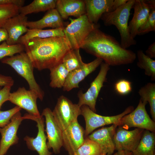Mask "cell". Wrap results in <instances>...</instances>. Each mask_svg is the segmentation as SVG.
<instances>
[{"mask_svg": "<svg viewBox=\"0 0 155 155\" xmlns=\"http://www.w3.org/2000/svg\"><path fill=\"white\" fill-rule=\"evenodd\" d=\"M114 0H85L86 14L91 23L96 24L102 15L113 11Z\"/></svg>", "mask_w": 155, "mask_h": 155, "instance_id": "cell-20", "label": "cell"}, {"mask_svg": "<svg viewBox=\"0 0 155 155\" xmlns=\"http://www.w3.org/2000/svg\"><path fill=\"white\" fill-rule=\"evenodd\" d=\"M41 115L45 118L46 133V142L49 150L52 149L56 154L59 153L63 146L62 131L60 128L53 115L52 111L49 108L44 109Z\"/></svg>", "mask_w": 155, "mask_h": 155, "instance_id": "cell-11", "label": "cell"}, {"mask_svg": "<svg viewBox=\"0 0 155 155\" xmlns=\"http://www.w3.org/2000/svg\"><path fill=\"white\" fill-rule=\"evenodd\" d=\"M80 48L102 59L109 66L131 64L136 58L134 52L123 48L114 37L103 32L98 28L89 34Z\"/></svg>", "mask_w": 155, "mask_h": 155, "instance_id": "cell-1", "label": "cell"}, {"mask_svg": "<svg viewBox=\"0 0 155 155\" xmlns=\"http://www.w3.org/2000/svg\"><path fill=\"white\" fill-rule=\"evenodd\" d=\"M145 54L150 58L152 59L155 58V42L151 44L146 51Z\"/></svg>", "mask_w": 155, "mask_h": 155, "instance_id": "cell-39", "label": "cell"}, {"mask_svg": "<svg viewBox=\"0 0 155 155\" xmlns=\"http://www.w3.org/2000/svg\"><path fill=\"white\" fill-rule=\"evenodd\" d=\"M69 19L70 23L64 29L65 37L71 49H80L88 35L98 26L90 22L86 14Z\"/></svg>", "mask_w": 155, "mask_h": 155, "instance_id": "cell-5", "label": "cell"}, {"mask_svg": "<svg viewBox=\"0 0 155 155\" xmlns=\"http://www.w3.org/2000/svg\"><path fill=\"white\" fill-rule=\"evenodd\" d=\"M62 139L63 146L69 155H73L85 139L84 130L78 119L72 122L62 131Z\"/></svg>", "mask_w": 155, "mask_h": 155, "instance_id": "cell-15", "label": "cell"}, {"mask_svg": "<svg viewBox=\"0 0 155 155\" xmlns=\"http://www.w3.org/2000/svg\"><path fill=\"white\" fill-rule=\"evenodd\" d=\"M128 0H114L113 7V11L125 4Z\"/></svg>", "mask_w": 155, "mask_h": 155, "instance_id": "cell-40", "label": "cell"}, {"mask_svg": "<svg viewBox=\"0 0 155 155\" xmlns=\"http://www.w3.org/2000/svg\"><path fill=\"white\" fill-rule=\"evenodd\" d=\"M147 103L140 99L135 109L123 116L121 119L118 126L126 130L135 127L155 132V122L149 117L145 108Z\"/></svg>", "mask_w": 155, "mask_h": 155, "instance_id": "cell-8", "label": "cell"}, {"mask_svg": "<svg viewBox=\"0 0 155 155\" xmlns=\"http://www.w3.org/2000/svg\"><path fill=\"white\" fill-rule=\"evenodd\" d=\"M20 7L13 4L0 5V27L9 19L19 13Z\"/></svg>", "mask_w": 155, "mask_h": 155, "instance_id": "cell-32", "label": "cell"}, {"mask_svg": "<svg viewBox=\"0 0 155 155\" xmlns=\"http://www.w3.org/2000/svg\"><path fill=\"white\" fill-rule=\"evenodd\" d=\"M25 50L24 44H17L14 45H9L4 41L0 44V59L7 57H10L16 54L23 52Z\"/></svg>", "mask_w": 155, "mask_h": 155, "instance_id": "cell-33", "label": "cell"}, {"mask_svg": "<svg viewBox=\"0 0 155 155\" xmlns=\"http://www.w3.org/2000/svg\"><path fill=\"white\" fill-rule=\"evenodd\" d=\"M1 61L3 63L11 66L23 78L28 82L29 90L35 92L40 100H43L44 92L36 81L33 73L34 68L26 52H23L10 57L4 58Z\"/></svg>", "mask_w": 155, "mask_h": 155, "instance_id": "cell-4", "label": "cell"}, {"mask_svg": "<svg viewBox=\"0 0 155 155\" xmlns=\"http://www.w3.org/2000/svg\"><path fill=\"white\" fill-rule=\"evenodd\" d=\"M38 97L37 94L24 87H19L16 91L10 93L8 101L25 110L28 113L39 116L41 115L38 108L36 101Z\"/></svg>", "mask_w": 155, "mask_h": 155, "instance_id": "cell-13", "label": "cell"}, {"mask_svg": "<svg viewBox=\"0 0 155 155\" xmlns=\"http://www.w3.org/2000/svg\"><path fill=\"white\" fill-rule=\"evenodd\" d=\"M80 49H71L64 56L62 63L69 72L78 69L84 65Z\"/></svg>", "mask_w": 155, "mask_h": 155, "instance_id": "cell-29", "label": "cell"}, {"mask_svg": "<svg viewBox=\"0 0 155 155\" xmlns=\"http://www.w3.org/2000/svg\"><path fill=\"white\" fill-rule=\"evenodd\" d=\"M99 72L90 86L85 93L80 91L78 93L79 102L78 104L81 107L83 105L88 106L94 112H96V105L99 92L106 80V75L110 69V66L107 63H101Z\"/></svg>", "mask_w": 155, "mask_h": 155, "instance_id": "cell-9", "label": "cell"}, {"mask_svg": "<svg viewBox=\"0 0 155 155\" xmlns=\"http://www.w3.org/2000/svg\"><path fill=\"white\" fill-rule=\"evenodd\" d=\"M51 82L50 86L54 88H63L69 73L61 63L50 69Z\"/></svg>", "mask_w": 155, "mask_h": 155, "instance_id": "cell-26", "label": "cell"}, {"mask_svg": "<svg viewBox=\"0 0 155 155\" xmlns=\"http://www.w3.org/2000/svg\"><path fill=\"white\" fill-rule=\"evenodd\" d=\"M64 28L48 30L29 29L19 38L18 44H23L26 41L34 38H45L52 37H65Z\"/></svg>", "mask_w": 155, "mask_h": 155, "instance_id": "cell-24", "label": "cell"}, {"mask_svg": "<svg viewBox=\"0 0 155 155\" xmlns=\"http://www.w3.org/2000/svg\"><path fill=\"white\" fill-rule=\"evenodd\" d=\"M80 109L81 115L84 117L86 123L84 130L85 138L99 127L110 124H117L118 126L121 119L132 112L134 110V107L132 106H130L121 114L111 116H103L98 114L85 105L81 106Z\"/></svg>", "mask_w": 155, "mask_h": 155, "instance_id": "cell-6", "label": "cell"}, {"mask_svg": "<svg viewBox=\"0 0 155 155\" xmlns=\"http://www.w3.org/2000/svg\"><path fill=\"white\" fill-rule=\"evenodd\" d=\"M21 109L20 108L16 106L8 110L0 111V128L3 127L9 123L13 116Z\"/></svg>", "mask_w": 155, "mask_h": 155, "instance_id": "cell-34", "label": "cell"}, {"mask_svg": "<svg viewBox=\"0 0 155 155\" xmlns=\"http://www.w3.org/2000/svg\"><path fill=\"white\" fill-rule=\"evenodd\" d=\"M25 1L24 0H0V5L13 4L20 7L23 6Z\"/></svg>", "mask_w": 155, "mask_h": 155, "instance_id": "cell-38", "label": "cell"}, {"mask_svg": "<svg viewBox=\"0 0 155 155\" xmlns=\"http://www.w3.org/2000/svg\"><path fill=\"white\" fill-rule=\"evenodd\" d=\"M28 18L20 13L9 19L2 28L6 31L8 37L6 41L10 45L18 44L19 38L28 29L27 26Z\"/></svg>", "mask_w": 155, "mask_h": 155, "instance_id": "cell-17", "label": "cell"}, {"mask_svg": "<svg viewBox=\"0 0 155 155\" xmlns=\"http://www.w3.org/2000/svg\"><path fill=\"white\" fill-rule=\"evenodd\" d=\"M55 8L64 19L70 16L78 18L86 14L84 0H57Z\"/></svg>", "mask_w": 155, "mask_h": 155, "instance_id": "cell-21", "label": "cell"}, {"mask_svg": "<svg viewBox=\"0 0 155 155\" xmlns=\"http://www.w3.org/2000/svg\"><path fill=\"white\" fill-rule=\"evenodd\" d=\"M113 155H133L132 152L126 150L117 151Z\"/></svg>", "mask_w": 155, "mask_h": 155, "instance_id": "cell-42", "label": "cell"}, {"mask_svg": "<svg viewBox=\"0 0 155 155\" xmlns=\"http://www.w3.org/2000/svg\"><path fill=\"white\" fill-rule=\"evenodd\" d=\"M135 0H128L125 4L115 10L103 14L100 18L105 26L114 25L116 27L120 35L121 44L126 49L137 43L129 33L128 22Z\"/></svg>", "mask_w": 155, "mask_h": 155, "instance_id": "cell-3", "label": "cell"}, {"mask_svg": "<svg viewBox=\"0 0 155 155\" xmlns=\"http://www.w3.org/2000/svg\"><path fill=\"white\" fill-rule=\"evenodd\" d=\"M144 130L136 128L129 131L118 126L113 136L115 150L132 152L138 144Z\"/></svg>", "mask_w": 155, "mask_h": 155, "instance_id": "cell-12", "label": "cell"}, {"mask_svg": "<svg viewBox=\"0 0 155 155\" xmlns=\"http://www.w3.org/2000/svg\"><path fill=\"white\" fill-rule=\"evenodd\" d=\"M23 117L25 119H30L37 123L38 132L36 137L34 138L28 135L24 138L28 148L32 151H36L39 155H52L46 144V136L45 134L44 118L41 115L36 116L28 113L25 114Z\"/></svg>", "mask_w": 155, "mask_h": 155, "instance_id": "cell-10", "label": "cell"}, {"mask_svg": "<svg viewBox=\"0 0 155 155\" xmlns=\"http://www.w3.org/2000/svg\"><path fill=\"white\" fill-rule=\"evenodd\" d=\"M23 44L34 68L39 71L50 70L62 63L64 56L71 49L65 37L34 38Z\"/></svg>", "mask_w": 155, "mask_h": 155, "instance_id": "cell-2", "label": "cell"}, {"mask_svg": "<svg viewBox=\"0 0 155 155\" xmlns=\"http://www.w3.org/2000/svg\"><path fill=\"white\" fill-rule=\"evenodd\" d=\"M117 124L103 127L89 135L86 137L96 142L99 146L102 154L112 155L115 150L113 136Z\"/></svg>", "mask_w": 155, "mask_h": 155, "instance_id": "cell-18", "label": "cell"}, {"mask_svg": "<svg viewBox=\"0 0 155 155\" xmlns=\"http://www.w3.org/2000/svg\"><path fill=\"white\" fill-rule=\"evenodd\" d=\"M24 119L20 111H19L13 116L9 123L0 128V155H5L11 146L18 143L19 138L17 135L18 130Z\"/></svg>", "mask_w": 155, "mask_h": 155, "instance_id": "cell-14", "label": "cell"}, {"mask_svg": "<svg viewBox=\"0 0 155 155\" xmlns=\"http://www.w3.org/2000/svg\"><path fill=\"white\" fill-rule=\"evenodd\" d=\"M115 90L119 94L126 95L132 90L131 83L125 79L121 80L115 84Z\"/></svg>", "mask_w": 155, "mask_h": 155, "instance_id": "cell-35", "label": "cell"}, {"mask_svg": "<svg viewBox=\"0 0 155 155\" xmlns=\"http://www.w3.org/2000/svg\"><path fill=\"white\" fill-rule=\"evenodd\" d=\"M27 26L29 29H42L50 27L53 29L63 28L62 18L57 9H50L40 19L35 21H28Z\"/></svg>", "mask_w": 155, "mask_h": 155, "instance_id": "cell-22", "label": "cell"}, {"mask_svg": "<svg viewBox=\"0 0 155 155\" xmlns=\"http://www.w3.org/2000/svg\"><path fill=\"white\" fill-rule=\"evenodd\" d=\"M11 87L9 86H5L0 90V109L3 104L8 101Z\"/></svg>", "mask_w": 155, "mask_h": 155, "instance_id": "cell-36", "label": "cell"}, {"mask_svg": "<svg viewBox=\"0 0 155 155\" xmlns=\"http://www.w3.org/2000/svg\"><path fill=\"white\" fill-rule=\"evenodd\" d=\"M138 61L137 66L144 70L145 74L151 78V80H155V60L145 54L143 51L139 50L137 51Z\"/></svg>", "mask_w": 155, "mask_h": 155, "instance_id": "cell-28", "label": "cell"}, {"mask_svg": "<svg viewBox=\"0 0 155 155\" xmlns=\"http://www.w3.org/2000/svg\"><path fill=\"white\" fill-rule=\"evenodd\" d=\"M142 101L148 102L152 120L155 121V83L149 82L142 87L138 92Z\"/></svg>", "mask_w": 155, "mask_h": 155, "instance_id": "cell-27", "label": "cell"}, {"mask_svg": "<svg viewBox=\"0 0 155 155\" xmlns=\"http://www.w3.org/2000/svg\"><path fill=\"white\" fill-rule=\"evenodd\" d=\"M8 34L4 28L0 27V42L7 40Z\"/></svg>", "mask_w": 155, "mask_h": 155, "instance_id": "cell-41", "label": "cell"}, {"mask_svg": "<svg viewBox=\"0 0 155 155\" xmlns=\"http://www.w3.org/2000/svg\"><path fill=\"white\" fill-rule=\"evenodd\" d=\"M14 82L13 79L11 77L0 74V86H9L12 87Z\"/></svg>", "mask_w": 155, "mask_h": 155, "instance_id": "cell-37", "label": "cell"}, {"mask_svg": "<svg viewBox=\"0 0 155 155\" xmlns=\"http://www.w3.org/2000/svg\"><path fill=\"white\" fill-rule=\"evenodd\" d=\"M102 154L99 145L86 137L82 144L75 151L73 155H100Z\"/></svg>", "mask_w": 155, "mask_h": 155, "instance_id": "cell-30", "label": "cell"}, {"mask_svg": "<svg viewBox=\"0 0 155 155\" xmlns=\"http://www.w3.org/2000/svg\"><path fill=\"white\" fill-rule=\"evenodd\" d=\"M155 132L144 130L133 155H155Z\"/></svg>", "mask_w": 155, "mask_h": 155, "instance_id": "cell-23", "label": "cell"}, {"mask_svg": "<svg viewBox=\"0 0 155 155\" xmlns=\"http://www.w3.org/2000/svg\"><path fill=\"white\" fill-rule=\"evenodd\" d=\"M57 0H34L26 6L19 8V13L26 15L48 11L56 7Z\"/></svg>", "mask_w": 155, "mask_h": 155, "instance_id": "cell-25", "label": "cell"}, {"mask_svg": "<svg viewBox=\"0 0 155 155\" xmlns=\"http://www.w3.org/2000/svg\"><path fill=\"white\" fill-rule=\"evenodd\" d=\"M103 60L96 58L88 63H84L80 68L69 72L63 88L64 91L68 92L79 87V83L87 76L94 71L101 64Z\"/></svg>", "mask_w": 155, "mask_h": 155, "instance_id": "cell-16", "label": "cell"}, {"mask_svg": "<svg viewBox=\"0 0 155 155\" xmlns=\"http://www.w3.org/2000/svg\"><path fill=\"white\" fill-rule=\"evenodd\" d=\"M100 155H106L104 154H101Z\"/></svg>", "mask_w": 155, "mask_h": 155, "instance_id": "cell-43", "label": "cell"}, {"mask_svg": "<svg viewBox=\"0 0 155 155\" xmlns=\"http://www.w3.org/2000/svg\"><path fill=\"white\" fill-rule=\"evenodd\" d=\"M80 107L78 104H73L64 96L61 95L58 98L52 113L62 131L72 122L78 119L79 116L81 115Z\"/></svg>", "mask_w": 155, "mask_h": 155, "instance_id": "cell-7", "label": "cell"}, {"mask_svg": "<svg viewBox=\"0 0 155 155\" xmlns=\"http://www.w3.org/2000/svg\"><path fill=\"white\" fill-rule=\"evenodd\" d=\"M150 7L149 16L146 21L139 30L137 35H142L155 31V1L146 0Z\"/></svg>", "mask_w": 155, "mask_h": 155, "instance_id": "cell-31", "label": "cell"}, {"mask_svg": "<svg viewBox=\"0 0 155 155\" xmlns=\"http://www.w3.org/2000/svg\"><path fill=\"white\" fill-rule=\"evenodd\" d=\"M132 8L134 12L133 18L128 24L129 29L131 37L137 35L139 30L147 19L150 10L149 5L144 0H135Z\"/></svg>", "mask_w": 155, "mask_h": 155, "instance_id": "cell-19", "label": "cell"}]
</instances>
